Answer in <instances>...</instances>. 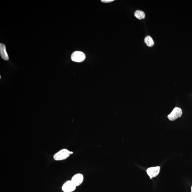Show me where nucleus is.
Instances as JSON below:
<instances>
[{
    "label": "nucleus",
    "mask_w": 192,
    "mask_h": 192,
    "mask_svg": "<svg viewBox=\"0 0 192 192\" xmlns=\"http://www.w3.org/2000/svg\"><path fill=\"white\" fill-rule=\"evenodd\" d=\"M134 16L137 19L141 20L145 19V14L143 11L139 10H136L134 13Z\"/></svg>",
    "instance_id": "6e6552de"
},
{
    "label": "nucleus",
    "mask_w": 192,
    "mask_h": 192,
    "mask_svg": "<svg viewBox=\"0 0 192 192\" xmlns=\"http://www.w3.org/2000/svg\"><path fill=\"white\" fill-rule=\"evenodd\" d=\"M84 180V177L82 174L78 173L73 176L72 178L71 181L76 186H79Z\"/></svg>",
    "instance_id": "423d86ee"
},
{
    "label": "nucleus",
    "mask_w": 192,
    "mask_h": 192,
    "mask_svg": "<svg viewBox=\"0 0 192 192\" xmlns=\"http://www.w3.org/2000/svg\"><path fill=\"white\" fill-rule=\"evenodd\" d=\"M160 167L159 166L152 167L148 168L147 170V174L150 177V179L156 177L159 174L160 170Z\"/></svg>",
    "instance_id": "39448f33"
},
{
    "label": "nucleus",
    "mask_w": 192,
    "mask_h": 192,
    "mask_svg": "<svg viewBox=\"0 0 192 192\" xmlns=\"http://www.w3.org/2000/svg\"><path fill=\"white\" fill-rule=\"evenodd\" d=\"M114 1V0H102L101 2L105 3H110Z\"/></svg>",
    "instance_id": "9d476101"
},
{
    "label": "nucleus",
    "mask_w": 192,
    "mask_h": 192,
    "mask_svg": "<svg viewBox=\"0 0 192 192\" xmlns=\"http://www.w3.org/2000/svg\"><path fill=\"white\" fill-rule=\"evenodd\" d=\"M0 54L2 58L4 60L6 61L8 60L9 58L6 51V46L2 43H0Z\"/></svg>",
    "instance_id": "0eeeda50"
},
{
    "label": "nucleus",
    "mask_w": 192,
    "mask_h": 192,
    "mask_svg": "<svg viewBox=\"0 0 192 192\" xmlns=\"http://www.w3.org/2000/svg\"><path fill=\"white\" fill-rule=\"evenodd\" d=\"M182 110L179 107H176L170 115L168 116V118L170 121H174L177 118L181 117L182 115Z\"/></svg>",
    "instance_id": "7ed1b4c3"
},
{
    "label": "nucleus",
    "mask_w": 192,
    "mask_h": 192,
    "mask_svg": "<svg viewBox=\"0 0 192 192\" xmlns=\"http://www.w3.org/2000/svg\"><path fill=\"white\" fill-rule=\"evenodd\" d=\"M76 187L71 180H68L64 183L62 189L64 192H72L75 190Z\"/></svg>",
    "instance_id": "20e7f679"
},
{
    "label": "nucleus",
    "mask_w": 192,
    "mask_h": 192,
    "mask_svg": "<svg viewBox=\"0 0 192 192\" xmlns=\"http://www.w3.org/2000/svg\"><path fill=\"white\" fill-rule=\"evenodd\" d=\"M145 42L149 47H152L154 45V42L152 38L150 36H147L145 38Z\"/></svg>",
    "instance_id": "1a4fd4ad"
},
{
    "label": "nucleus",
    "mask_w": 192,
    "mask_h": 192,
    "mask_svg": "<svg viewBox=\"0 0 192 192\" xmlns=\"http://www.w3.org/2000/svg\"><path fill=\"white\" fill-rule=\"evenodd\" d=\"M73 154V152H70V154Z\"/></svg>",
    "instance_id": "9b49d317"
},
{
    "label": "nucleus",
    "mask_w": 192,
    "mask_h": 192,
    "mask_svg": "<svg viewBox=\"0 0 192 192\" xmlns=\"http://www.w3.org/2000/svg\"><path fill=\"white\" fill-rule=\"evenodd\" d=\"M86 56L83 52L76 51L73 52L72 54L71 58L72 61L77 62H81L85 60Z\"/></svg>",
    "instance_id": "f03ea898"
},
{
    "label": "nucleus",
    "mask_w": 192,
    "mask_h": 192,
    "mask_svg": "<svg viewBox=\"0 0 192 192\" xmlns=\"http://www.w3.org/2000/svg\"><path fill=\"white\" fill-rule=\"evenodd\" d=\"M191 192H192V186L191 187Z\"/></svg>",
    "instance_id": "f8f14e48"
},
{
    "label": "nucleus",
    "mask_w": 192,
    "mask_h": 192,
    "mask_svg": "<svg viewBox=\"0 0 192 192\" xmlns=\"http://www.w3.org/2000/svg\"><path fill=\"white\" fill-rule=\"evenodd\" d=\"M70 152L66 149H63L59 151L55 154L54 158L57 161H62L68 158L70 156Z\"/></svg>",
    "instance_id": "f257e3e1"
}]
</instances>
